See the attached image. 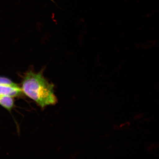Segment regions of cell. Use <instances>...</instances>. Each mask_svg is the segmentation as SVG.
Wrapping results in <instances>:
<instances>
[{"instance_id": "6da1fadb", "label": "cell", "mask_w": 159, "mask_h": 159, "mask_svg": "<svg viewBox=\"0 0 159 159\" xmlns=\"http://www.w3.org/2000/svg\"><path fill=\"white\" fill-rule=\"evenodd\" d=\"M21 89L42 108L57 103L54 85L49 83L41 73L27 72L23 77Z\"/></svg>"}, {"instance_id": "7a4b0ae2", "label": "cell", "mask_w": 159, "mask_h": 159, "mask_svg": "<svg viewBox=\"0 0 159 159\" xmlns=\"http://www.w3.org/2000/svg\"><path fill=\"white\" fill-rule=\"evenodd\" d=\"M22 91L21 88L18 85L10 86V85H0V95H9L13 97L19 96Z\"/></svg>"}, {"instance_id": "3957f363", "label": "cell", "mask_w": 159, "mask_h": 159, "mask_svg": "<svg viewBox=\"0 0 159 159\" xmlns=\"http://www.w3.org/2000/svg\"><path fill=\"white\" fill-rule=\"evenodd\" d=\"M13 98L9 95H0V105L7 110L11 111L14 105Z\"/></svg>"}, {"instance_id": "277c9868", "label": "cell", "mask_w": 159, "mask_h": 159, "mask_svg": "<svg viewBox=\"0 0 159 159\" xmlns=\"http://www.w3.org/2000/svg\"><path fill=\"white\" fill-rule=\"evenodd\" d=\"M0 85H10V86H16L17 85L9 79L1 77H0Z\"/></svg>"}, {"instance_id": "5b68a950", "label": "cell", "mask_w": 159, "mask_h": 159, "mask_svg": "<svg viewBox=\"0 0 159 159\" xmlns=\"http://www.w3.org/2000/svg\"><path fill=\"white\" fill-rule=\"evenodd\" d=\"M51 1H52V0H51Z\"/></svg>"}]
</instances>
